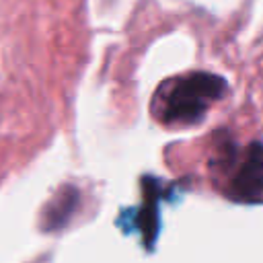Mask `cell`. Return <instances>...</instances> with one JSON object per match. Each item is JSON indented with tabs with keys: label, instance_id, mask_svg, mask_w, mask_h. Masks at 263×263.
Masks as SVG:
<instances>
[{
	"label": "cell",
	"instance_id": "2",
	"mask_svg": "<svg viewBox=\"0 0 263 263\" xmlns=\"http://www.w3.org/2000/svg\"><path fill=\"white\" fill-rule=\"evenodd\" d=\"M212 166L226 177L224 193L242 203L263 201V142H251L238 148L222 142L214 154Z\"/></svg>",
	"mask_w": 263,
	"mask_h": 263
},
{
	"label": "cell",
	"instance_id": "1",
	"mask_svg": "<svg viewBox=\"0 0 263 263\" xmlns=\"http://www.w3.org/2000/svg\"><path fill=\"white\" fill-rule=\"evenodd\" d=\"M226 80L210 72H189L164 80L152 97V115L166 127L199 123L208 109L226 95Z\"/></svg>",
	"mask_w": 263,
	"mask_h": 263
}]
</instances>
